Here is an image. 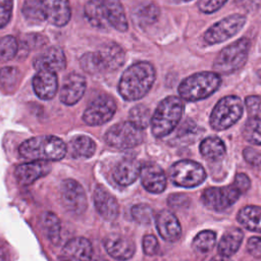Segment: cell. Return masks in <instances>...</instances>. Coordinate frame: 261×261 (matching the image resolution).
<instances>
[{"mask_svg": "<svg viewBox=\"0 0 261 261\" xmlns=\"http://www.w3.org/2000/svg\"><path fill=\"white\" fill-rule=\"evenodd\" d=\"M156 71L148 61H138L128 66L120 76L118 93L126 101H136L143 98L152 88Z\"/></svg>", "mask_w": 261, "mask_h": 261, "instance_id": "obj_1", "label": "cell"}, {"mask_svg": "<svg viewBox=\"0 0 261 261\" xmlns=\"http://www.w3.org/2000/svg\"><path fill=\"white\" fill-rule=\"evenodd\" d=\"M21 157L33 161H56L65 156V143L55 136H38L20 144Z\"/></svg>", "mask_w": 261, "mask_h": 261, "instance_id": "obj_2", "label": "cell"}, {"mask_svg": "<svg viewBox=\"0 0 261 261\" xmlns=\"http://www.w3.org/2000/svg\"><path fill=\"white\" fill-rule=\"evenodd\" d=\"M184 112V102L176 96L164 98L151 116V132L157 138L169 135L179 122Z\"/></svg>", "mask_w": 261, "mask_h": 261, "instance_id": "obj_3", "label": "cell"}, {"mask_svg": "<svg viewBox=\"0 0 261 261\" xmlns=\"http://www.w3.org/2000/svg\"><path fill=\"white\" fill-rule=\"evenodd\" d=\"M221 77L215 71H202L186 77L178 86V94L186 101L195 102L212 95L220 86Z\"/></svg>", "mask_w": 261, "mask_h": 261, "instance_id": "obj_4", "label": "cell"}, {"mask_svg": "<svg viewBox=\"0 0 261 261\" xmlns=\"http://www.w3.org/2000/svg\"><path fill=\"white\" fill-rule=\"evenodd\" d=\"M250 44L248 38H241L223 48L214 60L215 72L230 74L241 69L248 59Z\"/></svg>", "mask_w": 261, "mask_h": 261, "instance_id": "obj_5", "label": "cell"}, {"mask_svg": "<svg viewBox=\"0 0 261 261\" xmlns=\"http://www.w3.org/2000/svg\"><path fill=\"white\" fill-rule=\"evenodd\" d=\"M243 102L238 96L220 99L210 114V125L215 130H224L237 123L243 114Z\"/></svg>", "mask_w": 261, "mask_h": 261, "instance_id": "obj_6", "label": "cell"}, {"mask_svg": "<svg viewBox=\"0 0 261 261\" xmlns=\"http://www.w3.org/2000/svg\"><path fill=\"white\" fill-rule=\"evenodd\" d=\"M168 175L175 186L194 188L204 181L206 172L203 166L196 161L179 160L170 166Z\"/></svg>", "mask_w": 261, "mask_h": 261, "instance_id": "obj_7", "label": "cell"}, {"mask_svg": "<svg viewBox=\"0 0 261 261\" xmlns=\"http://www.w3.org/2000/svg\"><path fill=\"white\" fill-rule=\"evenodd\" d=\"M105 142L116 149H130L143 142L142 129L130 121H122L111 126L105 134Z\"/></svg>", "mask_w": 261, "mask_h": 261, "instance_id": "obj_8", "label": "cell"}, {"mask_svg": "<svg viewBox=\"0 0 261 261\" xmlns=\"http://www.w3.org/2000/svg\"><path fill=\"white\" fill-rule=\"evenodd\" d=\"M246 23V17L240 13L231 14L210 27L204 34L207 44H219L237 35Z\"/></svg>", "mask_w": 261, "mask_h": 261, "instance_id": "obj_9", "label": "cell"}, {"mask_svg": "<svg viewBox=\"0 0 261 261\" xmlns=\"http://www.w3.org/2000/svg\"><path fill=\"white\" fill-rule=\"evenodd\" d=\"M60 198L66 211L74 215L83 214L88 206L84 188L74 179L68 178L61 182Z\"/></svg>", "mask_w": 261, "mask_h": 261, "instance_id": "obj_10", "label": "cell"}, {"mask_svg": "<svg viewBox=\"0 0 261 261\" xmlns=\"http://www.w3.org/2000/svg\"><path fill=\"white\" fill-rule=\"evenodd\" d=\"M116 111L115 101L106 95L97 97L85 110L83 120L89 125H101L108 122Z\"/></svg>", "mask_w": 261, "mask_h": 261, "instance_id": "obj_11", "label": "cell"}, {"mask_svg": "<svg viewBox=\"0 0 261 261\" xmlns=\"http://www.w3.org/2000/svg\"><path fill=\"white\" fill-rule=\"evenodd\" d=\"M241 196L233 185L220 188L206 189L201 196L203 204L212 210L222 211L230 207Z\"/></svg>", "mask_w": 261, "mask_h": 261, "instance_id": "obj_12", "label": "cell"}, {"mask_svg": "<svg viewBox=\"0 0 261 261\" xmlns=\"http://www.w3.org/2000/svg\"><path fill=\"white\" fill-rule=\"evenodd\" d=\"M87 83L85 77L76 72L66 75L60 90V101L65 105H73L77 103L86 91Z\"/></svg>", "mask_w": 261, "mask_h": 261, "instance_id": "obj_13", "label": "cell"}, {"mask_svg": "<svg viewBox=\"0 0 261 261\" xmlns=\"http://www.w3.org/2000/svg\"><path fill=\"white\" fill-rule=\"evenodd\" d=\"M45 19L56 27L68 23L71 15L68 0H40Z\"/></svg>", "mask_w": 261, "mask_h": 261, "instance_id": "obj_14", "label": "cell"}, {"mask_svg": "<svg viewBox=\"0 0 261 261\" xmlns=\"http://www.w3.org/2000/svg\"><path fill=\"white\" fill-rule=\"evenodd\" d=\"M93 248L86 238H74L69 240L62 248L59 255L60 261H91Z\"/></svg>", "mask_w": 261, "mask_h": 261, "instance_id": "obj_15", "label": "cell"}, {"mask_svg": "<svg viewBox=\"0 0 261 261\" xmlns=\"http://www.w3.org/2000/svg\"><path fill=\"white\" fill-rule=\"evenodd\" d=\"M38 70H50L53 72L63 70L66 66V58L63 50L58 46H51L39 54L33 62Z\"/></svg>", "mask_w": 261, "mask_h": 261, "instance_id": "obj_16", "label": "cell"}, {"mask_svg": "<svg viewBox=\"0 0 261 261\" xmlns=\"http://www.w3.org/2000/svg\"><path fill=\"white\" fill-rule=\"evenodd\" d=\"M104 248L112 258L120 261L132 258L135 253L134 242L118 233H111L106 237L104 240Z\"/></svg>", "mask_w": 261, "mask_h": 261, "instance_id": "obj_17", "label": "cell"}, {"mask_svg": "<svg viewBox=\"0 0 261 261\" xmlns=\"http://www.w3.org/2000/svg\"><path fill=\"white\" fill-rule=\"evenodd\" d=\"M141 181L146 191L159 194L166 188V175L161 167L154 163H147L141 167Z\"/></svg>", "mask_w": 261, "mask_h": 261, "instance_id": "obj_18", "label": "cell"}, {"mask_svg": "<svg viewBox=\"0 0 261 261\" xmlns=\"http://www.w3.org/2000/svg\"><path fill=\"white\" fill-rule=\"evenodd\" d=\"M97 212L107 221H112L118 216V203L116 199L102 186H98L93 195Z\"/></svg>", "mask_w": 261, "mask_h": 261, "instance_id": "obj_19", "label": "cell"}, {"mask_svg": "<svg viewBox=\"0 0 261 261\" xmlns=\"http://www.w3.org/2000/svg\"><path fill=\"white\" fill-rule=\"evenodd\" d=\"M33 89L35 94L43 100L52 99L58 89L56 72L50 70H38L33 77Z\"/></svg>", "mask_w": 261, "mask_h": 261, "instance_id": "obj_20", "label": "cell"}, {"mask_svg": "<svg viewBox=\"0 0 261 261\" xmlns=\"http://www.w3.org/2000/svg\"><path fill=\"white\" fill-rule=\"evenodd\" d=\"M50 170L51 166L47 161H33L18 165L15 168L14 175L21 186H29L49 173Z\"/></svg>", "mask_w": 261, "mask_h": 261, "instance_id": "obj_21", "label": "cell"}, {"mask_svg": "<svg viewBox=\"0 0 261 261\" xmlns=\"http://www.w3.org/2000/svg\"><path fill=\"white\" fill-rule=\"evenodd\" d=\"M155 223L160 237L167 242H175L181 234L180 224L175 215L167 210L160 211L155 218Z\"/></svg>", "mask_w": 261, "mask_h": 261, "instance_id": "obj_22", "label": "cell"}, {"mask_svg": "<svg viewBox=\"0 0 261 261\" xmlns=\"http://www.w3.org/2000/svg\"><path fill=\"white\" fill-rule=\"evenodd\" d=\"M104 70L114 71L120 68L125 60V53L123 49L116 43L108 42L103 44L97 51Z\"/></svg>", "mask_w": 261, "mask_h": 261, "instance_id": "obj_23", "label": "cell"}, {"mask_svg": "<svg viewBox=\"0 0 261 261\" xmlns=\"http://www.w3.org/2000/svg\"><path fill=\"white\" fill-rule=\"evenodd\" d=\"M141 172V164L137 159L124 158L118 162L113 171L114 180L120 186H129Z\"/></svg>", "mask_w": 261, "mask_h": 261, "instance_id": "obj_24", "label": "cell"}, {"mask_svg": "<svg viewBox=\"0 0 261 261\" xmlns=\"http://www.w3.org/2000/svg\"><path fill=\"white\" fill-rule=\"evenodd\" d=\"M87 20L95 28L105 30L110 27L106 6L103 0H89L84 7Z\"/></svg>", "mask_w": 261, "mask_h": 261, "instance_id": "obj_25", "label": "cell"}, {"mask_svg": "<svg viewBox=\"0 0 261 261\" xmlns=\"http://www.w3.org/2000/svg\"><path fill=\"white\" fill-rule=\"evenodd\" d=\"M244 233L240 228H230L226 230L218 243V253L222 256L229 257L233 255L240 248Z\"/></svg>", "mask_w": 261, "mask_h": 261, "instance_id": "obj_26", "label": "cell"}, {"mask_svg": "<svg viewBox=\"0 0 261 261\" xmlns=\"http://www.w3.org/2000/svg\"><path fill=\"white\" fill-rule=\"evenodd\" d=\"M109 24L119 32H125L127 30V20L124 13V9L119 0H103Z\"/></svg>", "mask_w": 261, "mask_h": 261, "instance_id": "obj_27", "label": "cell"}, {"mask_svg": "<svg viewBox=\"0 0 261 261\" xmlns=\"http://www.w3.org/2000/svg\"><path fill=\"white\" fill-rule=\"evenodd\" d=\"M237 217L243 227L261 233V207L246 206L239 211Z\"/></svg>", "mask_w": 261, "mask_h": 261, "instance_id": "obj_28", "label": "cell"}, {"mask_svg": "<svg viewBox=\"0 0 261 261\" xmlns=\"http://www.w3.org/2000/svg\"><path fill=\"white\" fill-rule=\"evenodd\" d=\"M69 151L75 158H89L94 155L96 144L88 136H76L69 143Z\"/></svg>", "mask_w": 261, "mask_h": 261, "instance_id": "obj_29", "label": "cell"}, {"mask_svg": "<svg viewBox=\"0 0 261 261\" xmlns=\"http://www.w3.org/2000/svg\"><path fill=\"white\" fill-rule=\"evenodd\" d=\"M160 10L159 7L153 3H143L139 5L133 12L134 21H136L140 27H146L152 24L159 17Z\"/></svg>", "mask_w": 261, "mask_h": 261, "instance_id": "obj_30", "label": "cell"}, {"mask_svg": "<svg viewBox=\"0 0 261 261\" xmlns=\"http://www.w3.org/2000/svg\"><path fill=\"white\" fill-rule=\"evenodd\" d=\"M41 226L44 234L52 244L59 243L61 224L57 215L53 212L43 213L41 216Z\"/></svg>", "mask_w": 261, "mask_h": 261, "instance_id": "obj_31", "label": "cell"}, {"mask_svg": "<svg viewBox=\"0 0 261 261\" xmlns=\"http://www.w3.org/2000/svg\"><path fill=\"white\" fill-rule=\"evenodd\" d=\"M201 154L210 160H218L225 154V145L217 137H208L200 143Z\"/></svg>", "mask_w": 261, "mask_h": 261, "instance_id": "obj_32", "label": "cell"}, {"mask_svg": "<svg viewBox=\"0 0 261 261\" xmlns=\"http://www.w3.org/2000/svg\"><path fill=\"white\" fill-rule=\"evenodd\" d=\"M216 242V234L212 230H202L193 240L192 247L196 252L207 253L213 249Z\"/></svg>", "mask_w": 261, "mask_h": 261, "instance_id": "obj_33", "label": "cell"}, {"mask_svg": "<svg viewBox=\"0 0 261 261\" xmlns=\"http://www.w3.org/2000/svg\"><path fill=\"white\" fill-rule=\"evenodd\" d=\"M243 137L254 145H261V118L250 117L243 127Z\"/></svg>", "mask_w": 261, "mask_h": 261, "instance_id": "obj_34", "label": "cell"}, {"mask_svg": "<svg viewBox=\"0 0 261 261\" xmlns=\"http://www.w3.org/2000/svg\"><path fill=\"white\" fill-rule=\"evenodd\" d=\"M23 16L34 23H40L45 19L44 11L40 0H24L22 5Z\"/></svg>", "mask_w": 261, "mask_h": 261, "instance_id": "obj_35", "label": "cell"}, {"mask_svg": "<svg viewBox=\"0 0 261 261\" xmlns=\"http://www.w3.org/2000/svg\"><path fill=\"white\" fill-rule=\"evenodd\" d=\"M129 121L140 129L146 128L151 121L150 109L143 104L136 105L129 111Z\"/></svg>", "mask_w": 261, "mask_h": 261, "instance_id": "obj_36", "label": "cell"}, {"mask_svg": "<svg viewBox=\"0 0 261 261\" xmlns=\"http://www.w3.org/2000/svg\"><path fill=\"white\" fill-rule=\"evenodd\" d=\"M81 66L82 68L90 73V74H97L104 70L103 64L97 52H87L81 58Z\"/></svg>", "mask_w": 261, "mask_h": 261, "instance_id": "obj_37", "label": "cell"}, {"mask_svg": "<svg viewBox=\"0 0 261 261\" xmlns=\"http://www.w3.org/2000/svg\"><path fill=\"white\" fill-rule=\"evenodd\" d=\"M18 44L13 36H5L0 39V59L8 61L12 59L17 52Z\"/></svg>", "mask_w": 261, "mask_h": 261, "instance_id": "obj_38", "label": "cell"}, {"mask_svg": "<svg viewBox=\"0 0 261 261\" xmlns=\"http://www.w3.org/2000/svg\"><path fill=\"white\" fill-rule=\"evenodd\" d=\"M132 216L140 224H149L153 219V209L146 204H138L133 206Z\"/></svg>", "mask_w": 261, "mask_h": 261, "instance_id": "obj_39", "label": "cell"}, {"mask_svg": "<svg viewBox=\"0 0 261 261\" xmlns=\"http://www.w3.org/2000/svg\"><path fill=\"white\" fill-rule=\"evenodd\" d=\"M13 0H0V29H3L11 18Z\"/></svg>", "mask_w": 261, "mask_h": 261, "instance_id": "obj_40", "label": "cell"}, {"mask_svg": "<svg viewBox=\"0 0 261 261\" xmlns=\"http://www.w3.org/2000/svg\"><path fill=\"white\" fill-rule=\"evenodd\" d=\"M227 0H198V8L204 13H213L220 9Z\"/></svg>", "mask_w": 261, "mask_h": 261, "instance_id": "obj_41", "label": "cell"}, {"mask_svg": "<svg viewBox=\"0 0 261 261\" xmlns=\"http://www.w3.org/2000/svg\"><path fill=\"white\" fill-rule=\"evenodd\" d=\"M18 70L13 66L3 67L0 69V83L4 86H12L17 79Z\"/></svg>", "mask_w": 261, "mask_h": 261, "instance_id": "obj_42", "label": "cell"}, {"mask_svg": "<svg viewBox=\"0 0 261 261\" xmlns=\"http://www.w3.org/2000/svg\"><path fill=\"white\" fill-rule=\"evenodd\" d=\"M245 103L251 117H258V115L261 114V97L254 95L248 96Z\"/></svg>", "mask_w": 261, "mask_h": 261, "instance_id": "obj_43", "label": "cell"}, {"mask_svg": "<svg viewBox=\"0 0 261 261\" xmlns=\"http://www.w3.org/2000/svg\"><path fill=\"white\" fill-rule=\"evenodd\" d=\"M142 244H143V251L146 255L152 256V255L156 254V252L158 250V242L154 236H152V234L145 236Z\"/></svg>", "mask_w": 261, "mask_h": 261, "instance_id": "obj_44", "label": "cell"}, {"mask_svg": "<svg viewBox=\"0 0 261 261\" xmlns=\"http://www.w3.org/2000/svg\"><path fill=\"white\" fill-rule=\"evenodd\" d=\"M248 252L255 258H261V238L252 237L247 243Z\"/></svg>", "mask_w": 261, "mask_h": 261, "instance_id": "obj_45", "label": "cell"}, {"mask_svg": "<svg viewBox=\"0 0 261 261\" xmlns=\"http://www.w3.org/2000/svg\"><path fill=\"white\" fill-rule=\"evenodd\" d=\"M167 203L172 208H184L189 206L190 201L186 195L175 194V195L169 196V198L167 199Z\"/></svg>", "mask_w": 261, "mask_h": 261, "instance_id": "obj_46", "label": "cell"}, {"mask_svg": "<svg viewBox=\"0 0 261 261\" xmlns=\"http://www.w3.org/2000/svg\"><path fill=\"white\" fill-rule=\"evenodd\" d=\"M232 185L242 194V193H245L250 188L251 181H250V178L245 173H238L234 177Z\"/></svg>", "mask_w": 261, "mask_h": 261, "instance_id": "obj_47", "label": "cell"}, {"mask_svg": "<svg viewBox=\"0 0 261 261\" xmlns=\"http://www.w3.org/2000/svg\"><path fill=\"white\" fill-rule=\"evenodd\" d=\"M245 160L253 166H258L261 164V155L256 150L252 148H246L243 152Z\"/></svg>", "mask_w": 261, "mask_h": 261, "instance_id": "obj_48", "label": "cell"}, {"mask_svg": "<svg viewBox=\"0 0 261 261\" xmlns=\"http://www.w3.org/2000/svg\"><path fill=\"white\" fill-rule=\"evenodd\" d=\"M27 39H28L27 46H29L31 49L42 46V44L46 42V40L44 39L43 36H40V35H37V34L29 35V37Z\"/></svg>", "mask_w": 261, "mask_h": 261, "instance_id": "obj_49", "label": "cell"}, {"mask_svg": "<svg viewBox=\"0 0 261 261\" xmlns=\"http://www.w3.org/2000/svg\"><path fill=\"white\" fill-rule=\"evenodd\" d=\"M234 2L242 7H247L252 3V0H234Z\"/></svg>", "mask_w": 261, "mask_h": 261, "instance_id": "obj_50", "label": "cell"}, {"mask_svg": "<svg viewBox=\"0 0 261 261\" xmlns=\"http://www.w3.org/2000/svg\"><path fill=\"white\" fill-rule=\"evenodd\" d=\"M211 261H231L228 257H225V256H222V255H219V256H216V257H213L211 259Z\"/></svg>", "mask_w": 261, "mask_h": 261, "instance_id": "obj_51", "label": "cell"}, {"mask_svg": "<svg viewBox=\"0 0 261 261\" xmlns=\"http://www.w3.org/2000/svg\"><path fill=\"white\" fill-rule=\"evenodd\" d=\"M0 261H7L6 251L0 247Z\"/></svg>", "mask_w": 261, "mask_h": 261, "instance_id": "obj_52", "label": "cell"}, {"mask_svg": "<svg viewBox=\"0 0 261 261\" xmlns=\"http://www.w3.org/2000/svg\"><path fill=\"white\" fill-rule=\"evenodd\" d=\"M91 261H107V260H105V259L102 258V257H92Z\"/></svg>", "mask_w": 261, "mask_h": 261, "instance_id": "obj_53", "label": "cell"}, {"mask_svg": "<svg viewBox=\"0 0 261 261\" xmlns=\"http://www.w3.org/2000/svg\"><path fill=\"white\" fill-rule=\"evenodd\" d=\"M257 76H258L259 82L261 83V69H259V70H258V72H257Z\"/></svg>", "mask_w": 261, "mask_h": 261, "instance_id": "obj_54", "label": "cell"}, {"mask_svg": "<svg viewBox=\"0 0 261 261\" xmlns=\"http://www.w3.org/2000/svg\"><path fill=\"white\" fill-rule=\"evenodd\" d=\"M174 2L176 3H180V2H188V1H191V0H173Z\"/></svg>", "mask_w": 261, "mask_h": 261, "instance_id": "obj_55", "label": "cell"}]
</instances>
